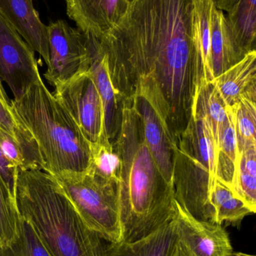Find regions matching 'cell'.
<instances>
[{"mask_svg":"<svg viewBox=\"0 0 256 256\" xmlns=\"http://www.w3.org/2000/svg\"><path fill=\"white\" fill-rule=\"evenodd\" d=\"M120 100H148L174 141L186 130L203 68L195 0H135L99 39Z\"/></svg>","mask_w":256,"mask_h":256,"instance_id":"obj_1","label":"cell"},{"mask_svg":"<svg viewBox=\"0 0 256 256\" xmlns=\"http://www.w3.org/2000/svg\"><path fill=\"white\" fill-rule=\"evenodd\" d=\"M121 111V124L112 144L121 164L119 198L122 242H133L173 220L175 192L149 150L142 120L133 100H122Z\"/></svg>","mask_w":256,"mask_h":256,"instance_id":"obj_2","label":"cell"},{"mask_svg":"<svg viewBox=\"0 0 256 256\" xmlns=\"http://www.w3.org/2000/svg\"><path fill=\"white\" fill-rule=\"evenodd\" d=\"M15 200L53 256H105L108 242L87 225L54 176L18 168Z\"/></svg>","mask_w":256,"mask_h":256,"instance_id":"obj_3","label":"cell"},{"mask_svg":"<svg viewBox=\"0 0 256 256\" xmlns=\"http://www.w3.org/2000/svg\"><path fill=\"white\" fill-rule=\"evenodd\" d=\"M10 104L36 141L44 171L55 176L90 167V143L41 76Z\"/></svg>","mask_w":256,"mask_h":256,"instance_id":"obj_4","label":"cell"},{"mask_svg":"<svg viewBox=\"0 0 256 256\" xmlns=\"http://www.w3.org/2000/svg\"><path fill=\"white\" fill-rule=\"evenodd\" d=\"M176 144L173 174L176 201L198 220L215 224L210 194L216 178V150L205 120L192 116Z\"/></svg>","mask_w":256,"mask_h":256,"instance_id":"obj_5","label":"cell"},{"mask_svg":"<svg viewBox=\"0 0 256 256\" xmlns=\"http://www.w3.org/2000/svg\"><path fill=\"white\" fill-rule=\"evenodd\" d=\"M84 222L108 243L123 240L119 182L102 178L90 168L54 176Z\"/></svg>","mask_w":256,"mask_h":256,"instance_id":"obj_6","label":"cell"},{"mask_svg":"<svg viewBox=\"0 0 256 256\" xmlns=\"http://www.w3.org/2000/svg\"><path fill=\"white\" fill-rule=\"evenodd\" d=\"M54 94L72 116L89 142L108 140L105 132L102 99L88 70L56 86Z\"/></svg>","mask_w":256,"mask_h":256,"instance_id":"obj_7","label":"cell"},{"mask_svg":"<svg viewBox=\"0 0 256 256\" xmlns=\"http://www.w3.org/2000/svg\"><path fill=\"white\" fill-rule=\"evenodd\" d=\"M48 32L50 62L45 78L55 88L88 70L90 52L84 34L63 20L48 26Z\"/></svg>","mask_w":256,"mask_h":256,"instance_id":"obj_8","label":"cell"},{"mask_svg":"<svg viewBox=\"0 0 256 256\" xmlns=\"http://www.w3.org/2000/svg\"><path fill=\"white\" fill-rule=\"evenodd\" d=\"M41 76L35 51L0 13V80L13 93L14 99Z\"/></svg>","mask_w":256,"mask_h":256,"instance_id":"obj_9","label":"cell"},{"mask_svg":"<svg viewBox=\"0 0 256 256\" xmlns=\"http://www.w3.org/2000/svg\"><path fill=\"white\" fill-rule=\"evenodd\" d=\"M178 256H230L232 245L222 225L202 222L191 216L176 201Z\"/></svg>","mask_w":256,"mask_h":256,"instance_id":"obj_10","label":"cell"},{"mask_svg":"<svg viewBox=\"0 0 256 256\" xmlns=\"http://www.w3.org/2000/svg\"><path fill=\"white\" fill-rule=\"evenodd\" d=\"M66 12L78 30L94 38L103 37L124 16L127 0H65Z\"/></svg>","mask_w":256,"mask_h":256,"instance_id":"obj_11","label":"cell"},{"mask_svg":"<svg viewBox=\"0 0 256 256\" xmlns=\"http://www.w3.org/2000/svg\"><path fill=\"white\" fill-rule=\"evenodd\" d=\"M143 122L144 138L165 180L174 186V158L177 144L161 117L144 98H132Z\"/></svg>","mask_w":256,"mask_h":256,"instance_id":"obj_12","label":"cell"},{"mask_svg":"<svg viewBox=\"0 0 256 256\" xmlns=\"http://www.w3.org/2000/svg\"><path fill=\"white\" fill-rule=\"evenodd\" d=\"M0 13L17 30L30 48L50 62L48 26L39 18L33 0H0Z\"/></svg>","mask_w":256,"mask_h":256,"instance_id":"obj_13","label":"cell"},{"mask_svg":"<svg viewBox=\"0 0 256 256\" xmlns=\"http://www.w3.org/2000/svg\"><path fill=\"white\" fill-rule=\"evenodd\" d=\"M85 37L90 52L88 70L94 80L103 104L105 135L112 143L121 124V100L116 94L111 82L106 57L98 49L93 38Z\"/></svg>","mask_w":256,"mask_h":256,"instance_id":"obj_14","label":"cell"},{"mask_svg":"<svg viewBox=\"0 0 256 256\" xmlns=\"http://www.w3.org/2000/svg\"><path fill=\"white\" fill-rule=\"evenodd\" d=\"M105 256H178L175 220L140 240L108 243Z\"/></svg>","mask_w":256,"mask_h":256,"instance_id":"obj_15","label":"cell"},{"mask_svg":"<svg viewBox=\"0 0 256 256\" xmlns=\"http://www.w3.org/2000/svg\"><path fill=\"white\" fill-rule=\"evenodd\" d=\"M213 82L227 106H234L243 97L256 100V51L248 54Z\"/></svg>","mask_w":256,"mask_h":256,"instance_id":"obj_16","label":"cell"},{"mask_svg":"<svg viewBox=\"0 0 256 256\" xmlns=\"http://www.w3.org/2000/svg\"><path fill=\"white\" fill-rule=\"evenodd\" d=\"M229 106L221 97L216 84L212 81H202L198 85L194 100L192 116L204 118L210 128L216 146L219 148V136L228 121Z\"/></svg>","mask_w":256,"mask_h":256,"instance_id":"obj_17","label":"cell"},{"mask_svg":"<svg viewBox=\"0 0 256 256\" xmlns=\"http://www.w3.org/2000/svg\"><path fill=\"white\" fill-rule=\"evenodd\" d=\"M225 16L228 32L241 58L255 50L256 0H239Z\"/></svg>","mask_w":256,"mask_h":256,"instance_id":"obj_18","label":"cell"},{"mask_svg":"<svg viewBox=\"0 0 256 256\" xmlns=\"http://www.w3.org/2000/svg\"><path fill=\"white\" fill-rule=\"evenodd\" d=\"M210 56L214 79L243 58L233 44L225 15L216 6L212 12Z\"/></svg>","mask_w":256,"mask_h":256,"instance_id":"obj_19","label":"cell"},{"mask_svg":"<svg viewBox=\"0 0 256 256\" xmlns=\"http://www.w3.org/2000/svg\"><path fill=\"white\" fill-rule=\"evenodd\" d=\"M238 156L234 108L229 106L228 121L219 136V148L216 155V178L232 191L235 186Z\"/></svg>","mask_w":256,"mask_h":256,"instance_id":"obj_20","label":"cell"},{"mask_svg":"<svg viewBox=\"0 0 256 256\" xmlns=\"http://www.w3.org/2000/svg\"><path fill=\"white\" fill-rule=\"evenodd\" d=\"M210 202L215 214V222L238 226L245 216L253 212L237 196L231 188L216 178L210 194Z\"/></svg>","mask_w":256,"mask_h":256,"instance_id":"obj_21","label":"cell"},{"mask_svg":"<svg viewBox=\"0 0 256 256\" xmlns=\"http://www.w3.org/2000/svg\"><path fill=\"white\" fill-rule=\"evenodd\" d=\"M0 129L13 137L22 148L30 170H44V164L37 144L28 130L22 124L9 104L0 99Z\"/></svg>","mask_w":256,"mask_h":256,"instance_id":"obj_22","label":"cell"},{"mask_svg":"<svg viewBox=\"0 0 256 256\" xmlns=\"http://www.w3.org/2000/svg\"><path fill=\"white\" fill-rule=\"evenodd\" d=\"M0 256H53L31 224L21 216L16 236L10 243L0 246Z\"/></svg>","mask_w":256,"mask_h":256,"instance_id":"obj_23","label":"cell"},{"mask_svg":"<svg viewBox=\"0 0 256 256\" xmlns=\"http://www.w3.org/2000/svg\"><path fill=\"white\" fill-rule=\"evenodd\" d=\"M195 2L198 24V43L203 68L202 81H212L214 80V78L212 70L210 56V40L212 12L215 4L213 0H197Z\"/></svg>","mask_w":256,"mask_h":256,"instance_id":"obj_24","label":"cell"},{"mask_svg":"<svg viewBox=\"0 0 256 256\" xmlns=\"http://www.w3.org/2000/svg\"><path fill=\"white\" fill-rule=\"evenodd\" d=\"M91 162L88 168L102 178L120 182V159L108 140L90 143Z\"/></svg>","mask_w":256,"mask_h":256,"instance_id":"obj_25","label":"cell"},{"mask_svg":"<svg viewBox=\"0 0 256 256\" xmlns=\"http://www.w3.org/2000/svg\"><path fill=\"white\" fill-rule=\"evenodd\" d=\"M238 152L256 144V100L243 97L232 106Z\"/></svg>","mask_w":256,"mask_h":256,"instance_id":"obj_26","label":"cell"},{"mask_svg":"<svg viewBox=\"0 0 256 256\" xmlns=\"http://www.w3.org/2000/svg\"><path fill=\"white\" fill-rule=\"evenodd\" d=\"M21 218L16 200L0 178V246L15 238Z\"/></svg>","mask_w":256,"mask_h":256,"instance_id":"obj_27","label":"cell"},{"mask_svg":"<svg viewBox=\"0 0 256 256\" xmlns=\"http://www.w3.org/2000/svg\"><path fill=\"white\" fill-rule=\"evenodd\" d=\"M0 148L8 159L18 168L30 170L25 153L19 143L7 132L0 129Z\"/></svg>","mask_w":256,"mask_h":256,"instance_id":"obj_28","label":"cell"},{"mask_svg":"<svg viewBox=\"0 0 256 256\" xmlns=\"http://www.w3.org/2000/svg\"><path fill=\"white\" fill-rule=\"evenodd\" d=\"M18 168L15 166L0 148V178L15 198V186Z\"/></svg>","mask_w":256,"mask_h":256,"instance_id":"obj_29","label":"cell"},{"mask_svg":"<svg viewBox=\"0 0 256 256\" xmlns=\"http://www.w3.org/2000/svg\"><path fill=\"white\" fill-rule=\"evenodd\" d=\"M239 0H213L215 6L222 12H229Z\"/></svg>","mask_w":256,"mask_h":256,"instance_id":"obj_30","label":"cell"},{"mask_svg":"<svg viewBox=\"0 0 256 256\" xmlns=\"http://www.w3.org/2000/svg\"><path fill=\"white\" fill-rule=\"evenodd\" d=\"M0 99L3 102H4L5 103L10 104L6 91H5L4 88H3V82H2L1 80H0Z\"/></svg>","mask_w":256,"mask_h":256,"instance_id":"obj_31","label":"cell"},{"mask_svg":"<svg viewBox=\"0 0 256 256\" xmlns=\"http://www.w3.org/2000/svg\"><path fill=\"white\" fill-rule=\"evenodd\" d=\"M230 256H255L254 255H249V254H243L241 252H232Z\"/></svg>","mask_w":256,"mask_h":256,"instance_id":"obj_32","label":"cell"},{"mask_svg":"<svg viewBox=\"0 0 256 256\" xmlns=\"http://www.w3.org/2000/svg\"><path fill=\"white\" fill-rule=\"evenodd\" d=\"M127 1H128V2H129V4H130V3H132V2L135 1V0H127Z\"/></svg>","mask_w":256,"mask_h":256,"instance_id":"obj_33","label":"cell"},{"mask_svg":"<svg viewBox=\"0 0 256 256\" xmlns=\"http://www.w3.org/2000/svg\"><path fill=\"white\" fill-rule=\"evenodd\" d=\"M195 1H197V0H195Z\"/></svg>","mask_w":256,"mask_h":256,"instance_id":"obj_34","label":"cell"}]
</instances>
